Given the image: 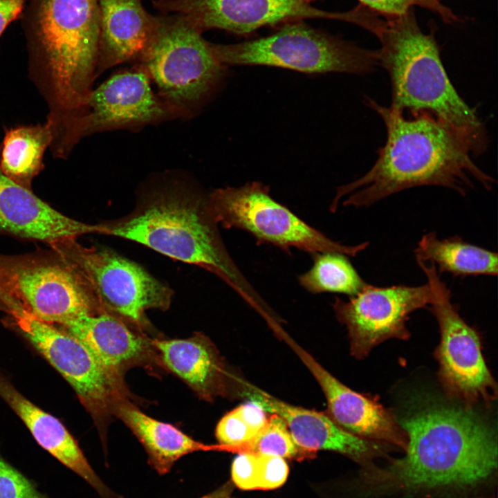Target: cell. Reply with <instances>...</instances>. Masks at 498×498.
Here are the masks:
<instances>
[{
	"mask_svg": "<svg viewBox=\"0 0 498 498\" xmlns=\"http://www.w3.org/2000/svg\"><path fill=\"white\" fill-rule=\"evenodd\" d=\"M313 259L312 267L298 278L300 285L311 293H336L352 297L368 284L344 254L317 252L313 254Z\"/></svg>",
	"mask_w": 498,
	"mask_h": 498,
	"instance_id": "obj_26",
	"label": "cell"
},
{
	"mask_svg": "<svg viewBox=\"0 0 498 498\" xmlns=\"http://www.w3.org/2000/svg\"><path fill=\"white\" fill-rule=\"evenodd\" d=\"M0 396L22 420L43 449L84 479L102 498H118L95 473L77 442L62 422L30 402L1 374Z\"/></svg>",
	"mask_w": 498,
	"mask_h": 498,
	"instance_id": "obj_20",
	"label": "cell"
},
{
	"mask_svg": "<svg viewBox=\"0 0 498 498\" xmlns=\"http://www.w3.org/2000/svg\"><path fill=\"white\" fill-rule=\"evenodd\" d=\"M432 293L429 309L436 317L441 341L436 350L439 378L448 396L471 407L490 403L497 397V384L484 361L479 336L461 317L451 292L432 262L416 261Z\"/></svg>",
	"mask_w": 498,
	"mask_h": 498,
	"instance_id": "obj_11",
	"label": "cell"
},
{
	"mask_svg": "<svg viewBox=\"0 0 498 498\" xmlns=\"http://www.w3.org/2000/svg\"><path fill=\"white\" fill-rule=\"evenodd\" d=\"M127 323L101 313L80 316L57 326L78 339L107 371L119 378L121 370L142 360L148 351L145 340Z\"/></svg>",
	"mask_w": 498,
	"mask_h": 498,
	"instance_id": "obj_21",
	"label": "cell"
},
{
	"mask_svg": "<svg viewBox=\"0 0 498 498\" xmlns=\"http://www.w3.org/2000/svg\"><path fill=\"white\" fill-rule=\"evenodd\" d=\"M349 23L373 34L380 47L378 66L391 86L390 107L405 113L428 112L445 123L469 148L472 156L483 154L489 138L475 108L470 107L451 82L435 38L419 27L414 8L398 16H383L358 4L349 10Z\"/></svg>",
	"mask_w": 498,
	"mask_h": 498,
	"instance_id": "obj_2",
	"label": "cell"
},
{
	"mask_svg": "<svg viewBox=\"0 0 498 498\" xmlns=\"http://www.w3.org/2000/svg\"><path fill=\"white\" fill-rule=\"evenodd\" d=\"M0 299L56 325L103 313L80 275L52 249L0 253Z\"/></svg>",
	"mask_w": 498,
	"mask_h": 498,
	"instance_id": "obj_8",
	"label": "cell"
},
{
	"mask_svg": "<svg viewBox=\"0 0 498 498\" xmlns=\"http://www.w3.org/2000/svg\"><path fill=\"white\" fill-rule=\"evenodd\" d=\"M113 412L127 425L142 443L149 465L161 475L167 474L176 461L196 451L217 450L193 439L172 425L154 419L122 399Z\"/></svg>",
	"mask_w": 498,
	"mask_h": 498,
	"instance_id": "obj_22",
	"label": "cell"
},
{
	"mask_svg": "<svg viewBox=\"0 0 498 498\" xmlns=\"http://www.w3.org/2000/svg\"><path fill=\"white\" fill-rule=\"evenodd\" d=\"M236 409L244 422L256 435L265 426L268 417L266 416L268 412L255 402L250 400Z\"/></svg>",
	"mask_w": 498,
	"mask_h": 498,
	"instance_id": "obj_33",
	"label": "cell"
},
{
	"mask_svg": "<svg viewBox=\"0 0 498 498\" xmlns=\"http://www.w3.org/2000/svg\"><path fill=\"white\" fill-rule=\"evenodd\" d=\"M398 423L407 439L400 460L412 475L475 496L492 495L488 492L497 481V436L471 407L430 405Z\"/></svg>",
	"mask_w": 498,
	"mask_h": 498,
	"instance_id": "obj_5",
	"label": "cell"
},
{
	"mask_svg": "<svg viewBox=\"0 0 498 498\" xmlns=\"http://www.w3.org/2000/svg\"><path fill=\"white\" fill-rule=\"evenodd\" d=\"M359 4L383 16L401 15L414 6L422 7L438 15L447 24L461 21V17L445 6L441 0H358Z\"/></svg>",
	"mask_w": 498,
	"mask_h": 498,
	"instance_id": "obj_28",
	"label": "cell"
},
{
	"mask_svg": "<svg viewBox=\"0 0 498 498\" xmlns=\"http://www.w3.org/2000/svg\"><path fill=\"white\" fill-rule=\"evenodd\" d=\"M98 224L74 220L8 178L0 169V235L44 242L98 233Z\"/></svg>",
	"mask_w": 498,
	"mask_h": 498,
	"instance_id": "obj_18",
	"label": "cell"
},
{
	"mask_svg": "<svg viewBox=\"0 0 498 498\" xmlns=\"http://www.w3.org/2000/svg\"><path fill=\"white\" fill-rule=\"evenodd\" d=\"M315 0H151L162 14L185 17L201 32L220 29L249 36L258 29L306 19L342 21V12L313 7Z\"/></svg>",
	"mask_w": 498,
	"mask_h": 498,
	"instance_id": "obj_15",
	"label": "cell"
},
{
	"mask_svg": "<svg viewBox=\"0 0 498 498\" xmlns=\"http://www.w3.org/2000/svg\"><path fill=\"white\" fill-rule=\"evenodd\" d=\"M248 394L250 400L266 412L281 416L295 443L306 451L337 452L367 468L374 465V459L384 456L385 448L390 447L353 434L321 412L291 405L258 389L252 388Z\"/></svg>",
	"mask_w": 498,
	"mask_h": 498,
	"instance_id": "obj_16",
	"label": "cell"
},
{
	"mask_svg": "<svg viewBox=\"0 0 498 498\" xmlns=\"http://www.w3.org/2000/svg\"><path fill=\"white\" fill-rule=\"evenodd\" d=\"M432 297L427 283L388 287L367 284L349 301L336 298L333 307L338 320L347 328L352 355L362 358L387 339H407L409 315L428 306Z\"/></svg>",
	"mask_w": 498,
	"mask_h": 498,
	"instance_id": "obj_13",
	"label": "cell"
},
{
	"mask_svg": "<svg viewBox=\"0 0 498 498\" xmlns=\"http://www.w3.org/2000/svg\"><path fill=\"white\" fill-rule=\"evenodd\" d=\"M416 261L432 262L440 273L456 277L496 276V252L463 241L458 237L439 239L434 232L423 235L414 250Z\"/></svg>",
	"mask_w": 498,
	"mask_h": 498,
	"instance_id": "obj_24",
	"label": "cell"
},
{
	"mask_svg": "<svg viewBox=\"0 0 498 498\" xmlns=\"http://www.w3.org/2000/svg\"><path fill=\"white\" fill-rule=\"evenodd\" d=\"M231 488L225 484L212 493H210L201 498H230Z\"/></svg>",
	"mask_w": 498,
	"mask_h": 498,
	"instance_id": "obj_35",
	"label": "cell"
},
{
	"mask_svg": "<svg viewBox=\"0 0 498 498\" xmlns=\"http://www.w3.org/2000/svg\"><path fill=\"white\" fill-rule=\"evenodd\" d=\"M215 435L220 443L219 450L234 452L256 434L250 429L235 408L223 416L217 423Z\"/></svg>",
	"mask_w": 498,
	"mask_h": 498,
	"instance_id": "obj_29",
	"label": "cell"
},
{
	"mask_svg": "<svg viewBox=\"0 0 498 498\" xmlns=\"http://www.w3.org/2000/svg\"><path fill=\"white\" fill-rule=\"evenodd\" d=\"M478 498H497V497L494 495H488V496L480 497Z\"/></svg>",
	"mask_w": 498,
	"mask_h": 498,
	"instance_id": "obj_37",
	"label": "cell"
},
{
	"mask_svg": "<svg viewBox=\"0 0 498 498\" xmlns=\"http://www.w3.org/2000/svg\"><path fill=\"white\" fill-rule=\"evenodd\" d=\"M99 40L96 77L119 64L138 59L152 37L158 16L141 0H98Z\"/></svg>",
	"mask_w": 498,
	"mask_h": 498,
	"instance_id": "obj_19",
	"label": "cell"
},
{
	"mask_svg": "<svg viewBox=\"0 0 498 498\" xmlns=\"http://www.w3.org/2000/svg\"><path fill=\"white\" fill-rule=\"evenodd\" d=\"M367 106L382 120L386 140L371 169L338 187L331 205L368 207L403 190L436 185L465 195L472 180L490 190L495 180L472 160L468 147L443 122L428 112L405 113L365 97Z\"/></svg>",
	"mask_w": 498,
	"mask_h": 498,
	"instance_id": "obj_1",
	"label": "cell"
},
{
	"mask_svg": "<svg viewBox=\"0 0 498 498\" xmlns=\"http://www.w3.org/2000/svg\"><path fill=\"white\" fill-rule=\"evenodd\" d=\"M202 33L180 15L163 14L137 59L177 117L192 114L225 75V66L216 59Z\"/></svg>",
	"mask_w": 498,
	"mask_h": 498,
	"instance_id": "obj_6",
	"label": "cell"
},
{
	"mask_svg": "<svg viewBox=\"0 0 498 498\" xmlns=\"http://www.w3.org/2000/svg\"><path fill=\"white\" fill-rule=\"evenodd\" d=\"M31 77L48 106L53 132L66 131L96 78L98 0H29L21 17Z\"/></svg>",
	"mask_w": 498,
	"mask_h": 498,
	"instance_id": "obj_4",
	"label": "cell"
},
{
	"mask_svg": "<svg viewBox=\"0 0 498 498\" xmlns=\"http://www.w3.org/2000/svg\"><path fill=\"white\" fill-rule=\"evenodd\" d=\"M138 66L111 76L86 95L68 138V149L91 133L138 127L177 117Z\"/></svg>",
	"mask_w": 498,
	"mask_h": 498,
	"instance_id": "obj_14",
	"label": "cell"
},
{
	"mask_svg": "<svg viewBox=\"0 0 498 498\" xmlns=\"http://www.w3.org/2000/svg\"><path fill=\"white\" fill-rule=\"evenodd\" d=\"M288 474V465L284 458L259 454L258 489L279 488L284 483Z\"/></svg>",
	"mask_w": 498,
	"mask_h": 498,
	"instance_id": "obj_31",
	"label": "cell"
},
{
	"mask_svg": "<svg viewBox=\"0 0 498 498\" xmlns=\"http://www.w3.org/2000/svg\"><path fill=\"white\" fill-rule=\"evenodd\" d=\"M259 454L240 452L232 465V479L243 490L258 489Z\"/></svg>",
	"mask_w": 498,
	"mask_h": 498,
	"instance_id": "obj_32",
	"label": "cell"
},
{
	"mask_svg": "<svg viewBox=\"0 0 498 498\" xmlns=\"http://www.w3.org/2000/svg\"><path fill=\"white\" fill-rule=\"evenodd\" d=\"M152 344L167 368L201 398L210 400L221 392V361L216 349L205 337L156 340Z\"/></svg>",
	"mask_w": 498,
	"mask_h": 498,
	"instance_id": "obj_23",
	"label": "cell"
},
{
	"mask_svg": "<svg viewBox=\"0 0 498 498\" xmlns=\"http://www.w3.org/2000/svg\"><path fill=\"white\" fill-rule=\"evenodd\" d=\"M216 59L226 65H264L308 73L365 75L378 66L376 50L314 28L303 21L288 23L272 34L232 44L211 43Z\"/></svg>",
	"mask_w": 498,
	"mask_h": 498,
	"instance_id": "obj_7",
	"label": "cell"
},
{
	"mask_svg": "<svg viewBox=\"0 0 498 498\" xmlns=\"http://www.w3.org/2000/svg\"><path fill=\"white\" fill-rule=\"evenodd\" d=\"M10 323L65 378L95 418L113 412L122 399L118 378L107 371L75 336L39 320L12 303H6Z\"/></svg>",
	"mask_w": 498,
	"mask_h": 498,
	"instance_id": "obj_12",
	"label": "cell"
},
{
	"mask_svg": "<svg viewBox=\"0 0 498 498\" xmlns=\"http://www.w3.org/2000/svg\"><path fill=\"white\" fill-rule=\"evenodd\" d=\"M27 0H0V37L8 26L20 19Z\"/></svg>",
	"mask_w": 498,
	"mask_h": 498,
	"instance_id": "obj_34",
	"label": "cell"
},
{
	"mask_svg": "<svg viewBox=\"0 0 498 498\" xmlns=\"http://www.w3.org/2000/svg\"><path fill=\"white\" fill-rule=\"evenodd\" d=\"M208 205L219 225L241 229L259 243L272 244L286 252L295 248L312 255L331 252L354 257L369 245L347 246L331 239L275 201L268 187L261 183L216 189L208 194Z\"/></svg>",
	"mask_w": 498,
	"mask_h": 498,
	"instance_id": "obj_10",
	"label": "cell"
},
{
	"mask_svg": "<svg viewBox=\"0 0 498 498\" xmlns=\"http://www.w3.org/2000/svg\"><path fill=\"white\" fill-rule=\"evenodd\" d=\"M234 452L297 459L308 458L315 454L295 443L285 421L276 414L268 417L265 426L252 440L236 448Z\"/></svg>",
	"mask_w": 498,
	"mask_h": 498,
	"instance_id": "obj_27",
	"label": "cell"
},
{
	"mask_svg": "<svg viewBox=\"0 0 498 498\" xmlns=\"http://www.w3.org/2000/svg\"><path fill=\"white\" fill-rule=\"evenodd\" d=\"M0 498H48L34 483L0 456Z\"/></svg>",
	"mask_w": 498,
	"mask_h": 498,
	"instance_id": "obj_30",
	"label": "cell"
},
{
	"mask_svg": "<svg viewBox=\"0 0 498 498\" xmlns=\"http://www.w3.org/2000/svg\"><path fill=\"white\" fill-rule=\"evenodd\" d=\"M80 275L102 312L136 325L145 311L167 309L172 290L136 263L115 252L86 247L68 238L49 245Z\"/></svg>",
	"mask_w": 498,
	"mask_h": 498,
	"instance_id": "obj_9",
	"label": "cell"
},
{
	"mask_svg": "<svg viewBox=\"0 0 498 498\" xmlns=\"http://www.w3.org/2000/svg\"><path fill=\"white\" fill-rule=\"evenodd\" d=\"M299 354L322 387L329 411L339 426L359 437L405 450V432L377 399L351 390L305 351L299 349Z\"/></svg>",
	"mask_w": 498,
	"mask_h": 498,
	"instance_id": "obj_17",
	"label": "cell"
},
{
	"mask_svg": "<svg viewBox=\"0 0 498 498\" xmlns=\"http://www.w3.org/2000/svg\"><path fill=\"white\" fill-rule=\"evenodd\" d=\"M50 124L6 129L0 146V169L8 178L32 190V182L44 168V152L53 142Z\"/></svg>",
	"mask_w": 498,
	"mask_h": 498,
	"instance_id": "obj_25",
	"label": "cell"
},
{
	"mask_svg": "<svg viewBox=\"0 0 498 498\" xmlns=\"http://www.w3.org/2000/svg\"><path fill=\"white\" fill-rule=\"evenodd\" d=\"M99 234L142 244L174 259L212 273L264 313L269 308L228 253L208 205V195L170 180L139 194L133 210L98 223Z\"/></svg>",
	"mask_w": 498,
	"mask_h": 498,
	"instance_id": "obj_3",
	"label": "cell"
},
{
	"mask_svg": "<svg viewBox=\"0 0 498 498\" xmlns=\"http://www.w3.org/2000/svg\"><path fill=\"white\" fill-rule=\"evenodd\" d=\"M0 311H4L5 313L7 311L6 306L4 305L3 302H2V300L1 299H0Z\"/></svg>",
	"mask_w": 498,
	"mask_h": 498,
	"instance_id": "obj_36",
	"label": "cell"
}]
</instances>
